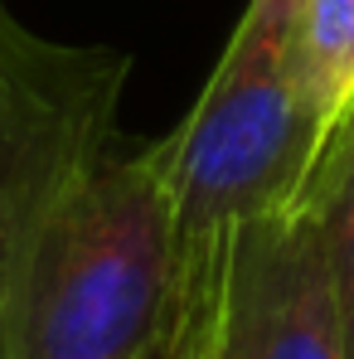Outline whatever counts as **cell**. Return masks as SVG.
<instances>
[{
	"instance_id": "cell-1",
	"label": "cell",
	"mask_w": 354,
	"mask_h": 359,
	"mask_svg": "<svg viewBox=\"0 0 354 359\" xmlns=\"http://www.w3.org/2000/svg\"><path fill=\"white\" fill-rule=\"evenodd\" d=\"M126 73L0 0V359H161L175 194L165 136L121 131Z\"/></svg>"
},
{
	"instance_id": "cell-2",
	"label": "cell",
	"mask_w": 354,
	"mask_h": 359,
	"mask_svg": "<svg viewBox=\"0 0 354 359\" xmlns=\"http://www.w3.org/2000/svg\"><path fill=\"white\" fill-rule=\"evenodd\" d=\"M301 0H247L194 107L165 136L175 194V292L194 306L219 292L238 224L287 209L315 161L292 39Z\"/></svg>"
},
{
	"instance_id": "cell-3",
	"label": "cell",
	"mask_w": 354,
	"mask_h": 359,
	"mask_svg": "<svg viewBox=\"0 0 354 359\" xmlns=\"http://www.w3.org/2000/svg\"><path fill=\"white\" fill-rule=\"evenodd\" d=\"M194 359H345V325L315 209L238 224Z\"/></svg>"
},
{
	"instance_id": "cell-4",
	"label": "cell",
	"mask_w": 354,
	"mask_h": 359,
	"mask_svg": "<svg viewBox=\"0 0 354 359\" xmlns=\"http://www.w3.org/2000/svg\"><path fill=\"white\" fill-rule=\"evenodd\" d=\"M292 68L315 141H325L354 93V0H301Z\"/></svg>"
},
{
	"instance_id": "cell-5",
	"label": "cell",
	"mask_w": 354,
	"mask_h": 359,
	"mask_svg": "<svg viewBox=\"0 0 354 359\" xmlns=\"http://www.w3.org/2000/svg\"><path fill=\"white\" fill-rule=\"evenodd\" d=\"M301 204L315 209V219H320L335 301H340V325H345V359H354V165L311 184L301 194Z\"/></svg>"
},
{
	"instance_id": "cell-6",
	"label": "cell",
	"mask_w": 354,
	"mask_h": 359,
	"mask_svg": "<svg viewBox=\"0 0 354 359\" xmlns=\"http://www.w3.org/2000/svg\"><path fill=\"white\" fill-rule=\"evenodd\" d=\"M345 165H354V93H350V102H345V112L335 117L330 136L320 141V151H315V165H311V175H306V184H301V194H306L311 184L330 180L335 170H345ZM296 204H301V199H296Z\"/></svg>"
}]
</instances>
